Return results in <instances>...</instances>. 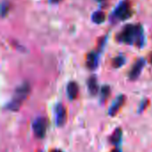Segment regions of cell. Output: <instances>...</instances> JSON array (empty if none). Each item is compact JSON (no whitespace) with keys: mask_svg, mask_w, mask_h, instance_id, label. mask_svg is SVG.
<instances>
[{"mask_svg":"<svg viewBox=\"0 0 152 152\" xmlns=\"http://www.w3.org/2000/svg\"><path fill=\"white\" fill-rule=\"evenodd\" d=\"M118 40L126 45L135 44L139 48H142L144 45V33L142 25H126L118 35Z\"/></svg>","mask_w":152,"mask_h":152,"instance_id":"1","label":"cell"},{"mask_svg":"<svg viewBox=\"0 0 152 152\" xmlns=\"http://www.w3.org/2000/svg\"><path fill=\"white\" fill-rule=\"evenodd\" d=\"M29 85L28 83H23L19 87L16 88L13 97L6 105V109L10 111H18L22 105L23 102L27 99L29 94Z\"/></svg>","mask_w":152,"mask_h":152,"instance_id":"2","label":"cell"},{"mask_svg":"<svg viewBox=\"0 0 152 152\" xmlns=\"http://www.w3.org/2000/svg\"><path fill=\"white\" fill-rule=\"evenodd\" d=\"M132 13H133V12H132L130 3L128 1L125 0L118 4V5L113 12V16L117 20H127L128 18H130L132 16Z\"/></svg>","mask_w":152,"mask_h":152,"instance_id":"3","label":"cell"},{"mask_svg":"<svg viewBox=\"0 0 152 152\" xmlns=\"http://www.w3.org/2000/svg\"><path fill=\"white\" fill-rule=\"evenodd\" d=\"M47 119L45 118H37L33 121L32 124V129L35 134V135L39 138L43 139L45 136L46 129H47Z\"/></svg>","mask_w":152,"mask_h":152,"instance_id":"4","label":"cell"},{"mask_svg":"<svg viewBox=\"0 0 152 152\" xmlns=\"http://www.w3.org/2000/svg\"><path fill=\"white\" fill-rule=\"evenodd\" d=\"M145 63H146V61L142 58H139L138 60H136V61L134 63V65L131 68L129 74H128L130 80H132V81L136 80L140 77V75H141V73H142V71L145 66Z\"/></svg>","mask_w":152,"mask_h":152,"instance_id":"5","label":"cell"},{"mask_svg":"<svg viewBox=\"0 0 152 152\" xmlns=\"http://www.w3.org/2000/svg\"><path fill=\"white\" fill-rule=\"evenodd\" d=\"M55 114V122L58 126H62L67 122V110L66 108L61 104L58 103L54 109Z\"/></svg>","mask_w":152,"mask_h":152,"instance_id":"6","label":"cell"},{"mask_svg":"<svg viewBox=\"0 0 152 152\" xmlns=\"http://www.w3.org/2000/svg\"><path fill=\"white\" fill-rule=\"evenodd\" d=\"M124 102H125V95H123V94L118 95L113 102L110 108L109 109V115L110 117L116 116L118 114V112L119 111V110L121 109V107L123 106Z\"/></svg>","mask_w":152,"mask_h":152,"instance_id":"7","label":"cell"},{"mask_svg":"<svg viewBox=\"0 0 152 152\" xmlns=\"http://www.w3.org/2000/svg\"><path fill=\"white\" fill-rule=\"evenodd\" d=\"M99 64V54L98 52H91L86 55V65L90 70H94Z\"/></svg>","mask_w":152,"mask_h":152,"instance_id":"8","label":"cell"},{"mask_svg":"<svg viewBox=\"0 0 152 152\" xmlns=\"http://www.w3.org/2000/svg\"><path fill=\"white\" fill-rule=\"evenodd\" d=\"M87 87H88V91L90 93L91 95L94 96L98 94L99 91V86H98V83H97V78L95 76H92L88 78L87 80Z\"/></svg>","mask_w":152,"mask_h":152,"instance_id":"9","label":"cell"},{"mask_svg":"<svg viewBox=\"0 0 152 152\" xmlns=\"http://www.w3.org/2000/svg\"><path fill=\"white\" fill-rule=\"evenodd\" d=\"M67 94L69 100H75L78 94V86L76 82L71 81L67 86Z\"/></svg>","mask_w":152,"mask_h":152,"instance_id":"10","label":"cell"},{"mask_svg":"<svg viewBox=\"0 0 152 152\" xmlns=\"http://www.w3.org/2000/svg\"><path fill=\"white\" fill-rule=\"evenodd\" d=\"M121 138H122V129L121 128H117L114 133L112 134V135L110 136V142L115 145V146H118L120 142H121Z\"/></svg>","mask_w":152,"mask_h":152,"instance_id":"11","label":"cell"},{"mask_svg":"<svg viewBox=\"0 0 152 152\" xmlns=\"http://www.w3.org/2000/svg\"><path fill=\"white\" fill-rule=\"evenodd\" d=\"M105 19H106V15L102 11H97V12H94V14L92 15V20L96 24L103 23L105 21Z\"/></svg>","mask_w":152,"mask_h":152,"instance_id":"12","label":"cell"},{"mask_svg":"<svg viewBox=\"0 0 152 152\" xmlns=\"http://www.w3.org/2000/svg\"><path fill=\"white\" fill-rule=\"evenodd\" d=\"M125 63H126V58L123 55H118V56L115 57L111 62L112 67L115 69H118V68L122 67Z\"/></svg>","mask_w":152,"mask_h":152,"instance_id":"13","label":"cell"},{"mask_svg":"<svg viewBox=\"0 0 152 152\" xmlns=\"http://www.w3.org/2000/svg\"><path fill=\"white\" fill-rule=\"evenodd\" d=\"M101 101L102 102H104L110 96V87L109 86H103L102 88H101Z\"/></svg>","mask_w":152,"mask_h":152,"instance_id":"14","label":"cell"},{"mask_svg":"<svg viewBox=\"0 0 152 152\" xmlns=\"http://www.w3.org/2000/svg\"><path fill=\"white\" fill-rule=\"evenodd\" d=\"M10 9V4L6 0H4L1 4V13H2V17H5L9 12Z\"/></svg>","mask_w":152,"mask_h":152,"instance_id":"15","label":"cell"},{"mask_svg":"<svg viewBox=\"0 0 152 152\" xmlns=\"http://www.w3.org/2000/svg\"><path fill=\"white\" fill-rule=\"evenodd\" d=\"M106 39H107L106 37H101L100 38L99 43H98V53L103 49V47L105 45V43H106Z\"/></svg>","mask_w":152,"mask_h":152,"instance_id":"16","label":"cell"},{"mask_svg":"<svg viewBox=\"0 0 152 152\" xmlns=\"http://www.w3.org/2000/svg\"><path fill=\"white\" fill-rule=\"evenodd\" d=\"M147 105H148V101H147V100H144V101L142 102V104H141V106H140V108H139V112L143 111V110H145V108H146Z\"/></svg>","mask_w":152,"mask_h":152,"instance_id":"17","label":"cell"},{"mask_svg":"<svg viewBox=\"0 0 152 152\" xmlns=\"http://www.w3.org/2000/svg\"><path fill=\"white\" fill-rule=\"evenodd\" d=\"M110 152H121V151L119 149H114V150H112Z\"/></svg>","mask_w":152,"mask_h":152,"instance_id":"18","label":"cell"},{"mask_svg":"<svg viewBox=\"0 0 152 152\" xmlns=\"http://www.w3.org/2000/svg\"><path fill=\"white\" fill-rule=\"evenodd\" d=\"M51 152H62L61 151H60V150H53Z\"/></svg>","mask_w":152,"mask_h":152,"instance_id":"19","label":"cell"},{"mask_svg":"<svg viewBox=\"0 0 152 152\" xmlns=\"http://www.w3.org/2000/svg\"><path fill=\"white\" fill-rule=\"evenodd\" d=\"M59 1H61V0H51L52 3H58Z\"/></svg>","mask_w":152,"mask_h":152,"instance_id":"20","label":"cell"},{"mask_svg":"<svg viewBox=\"0 0 152 152\" xmlns=\"http://www.w3.org/2000/svg\"><path fill=\"white\" fill-rule=\"evenodd\" d=\"M150 61H151V63L152 64V53H151V55H150Z\"/></svg>","mask_w":152,"mask_h":152,"instance_id":"21","label":"cell"},{"mask_svg":"<svg viewBox=\"0 0 152 152\" xmlns=\"http://www.w3.org/2000/svg\"><path fill=\"white\" fill-rule=\"evenodd\" d=\"M97 1H102V0H97Z\"/></svg>","mask_w":152,"mask_h":152,"instance_id":"22","label":"cell"}]
</instances>
